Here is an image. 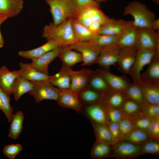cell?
<instances>
[{"label":"cell","instance_id":"6da1fadb","mask_svg":"<svg viewBox=\"0 0 159 159\" xmlns=\"http://www.w3.org/2000/svg\"><path fill=\"white\" fill-rule=\"evenodd\" d=\"M72 18L67 19L58 24H54L51 22L46 25L43 28L42 37L47 40L55 39L61 43L63 47L78 42L73 30Z\"/></svg>","mask_w":159,"mask_h":159},{"label":"cell","instance_id":"7a4b0ae2","mask_svg":"<svg viewBox=\"0 0 159 159\" xmlns=\"http://www.w3.org/2000/svg\"><path fill=\"white\" fill-rule=\"evenodd\" d=\"M73 19L93 32L98 34L102 26L110 18L100 9V6H94L80 11Z\"/></svg>","mask_w":159,"mask_h":159},{"label":"cell","instance_id":"3957f363","mask_svg":"<svg viewBox=\"0 0 159 159\" xmlns=\"http://www.w3.org/2000/svg\"><path fill=\"white\" fill-rule=\"evenodd\" d=\"M123 14L133 18V24L138 28H150L152 22L156 19L154 13L145 4L137 1L130 2L124 9Z\"/></svg>","mask_w":159,"mask_h":159},{"label":"cell","instance_id":"277c9868","mask_svg":"<svg viewBox=\"0 0 159 159\" xmlns=\"http://www.w3.org/2000/svg\"><path fill=\"white\" fill-rule=\"evenodd\" d=\"M49 6L53 23L59 24L65 19L73 18L76 12L72 0H45Z\"/></svg>","mask_w":159,"mask_h":159},{"label":"cell","instance_id":"5b68a950","mask_svg":"<svg viewBox=\"0 0 159 159\" xmlns=\"http://www.w3.org/2000/svg\"><path fill=\"white\" fill-rule=\"evenodd\" d=\"M158 50L159 48L155 50L144 49L137 50L135 61L128 74L133 83L139 84L142 82L140 78L141 71L145 66L151 62Z\"/></svg>","mask_w":159,"mask_h":159},{"label":"cell","instance_id":"8992f818","mask_svg":"<svg viewBox=\"0 0 159 159\" xmlns=\"http://www.w3.org/2000/svg\"><path fill=\"white\" fill-rule=\"evenodd\" d=\"M69 46L71 49L82 54L83 59L82 66H90L96 63L101 48L92 42H77Z\"/></svg>","mask_w":159,"mask_h":159},{"label":"cell","instance_id":"52a82bcc","mask_svg":"<svg viewBox=\"0 0 159 159\" xmlns=\"http://www.w3.org/2000/svg\"><path fill=\"white\" fill-rule=\"evenodd\" d=\"M34 82L33 89L28 93L34 97L36 103L45 100H57L59 89L54 87L49 81Z\"/></svg>","mask_w":159,"mask_h":159},{"label":"cell","instance_id":"ba28073f","mask_svg":"<svg viewBox=\"0 0 159 159\" xmlns=\"http://www.w3.org/2000/svg\"><path fill=\"white\" fill-rule=\"evenodd\" d=\"M136 49L155 50L159 48V33L149 27L138 28Z\"/></svg>","mask_w":159,"mask_h":159},{"label":"cell","instance_id":"9c48e42d","mask_svg":"<svg viewBox=\"0 0 159 159\" xmlns=\"http://www.w3.org/2000/svg\"><path fill=\"white\" fill-rule=\"evenodd\" d=\"M112 157L117 159H130L141 155L140 145L121 140L112 145Z\"/></svg>","mask_w":159,"mask_h":159},{"label":"cell","instance_id":"30bf717a","mask_svg":"<svg viewBox=\"0 0 159 159\" xmlns=\"http://www.w3.org/2000/svg\"><path fill=\"white\" fill-rule=\"evenodd\" d=\"M59 89L57 101L60 106L73 109L78 113L83 111V105L80 100L78 93L70 89Z\"/></svg>","mask_w":159,"mask_h":159},{"label":"cell","instance_id":"8fae6325","mask_svg":"<svg viewBox=\"0 0 159 159\" xmlns=\"http://www.w3.org/2000/svg\"><path fill=\"white\" fill-rule=\"evenodd\" d=\"M95 72L105 80L111 89L123 92L131 83L126 76L116 75L111 73L109 69L100 68Z\"/></svg>","mask_w":159,"mask_h":159},{"label":"cell","instance_id":"7c38bea8","mask_svg":"<svg viewBox=\"0 0 159 159\" xmlns=\"http://www.w3.org/2000/svg\"><path fill=\"white\" fill-rule=\"evenodd\" d=\"M121 50L116 44L101 48L96 63L102 68L109 69L117 63Z\"/></svg>","mask_w":159,"mask_h":159},{"label":"cell","instance_id":"4fadbf2b","mask_svg":"<svg viewBox=\"0 0 159 159\" xmlns=\"http://www.w3.org/2000/svg\"><path fill=\"white\" fill-rule=\"evenodd\" d=\"M138 33V28L133 23L126 27L118 35L116 44L121 49H136Z\"/></svg>","mask_w":159,"mask_h":159},{"label":"cell","instance_id":"5bb4252c","mask_svg":"<svg viewBox=\"0 0 159 159\" xmlns=\"http://www.w3.org/2000/svg\"><path fill=\"white\" fill-rule=\"evenodd\" d=\"M86 105L85 113L90 120L99 124L107 125L109 122L102 101Z\"/></svg>","mask_w":159,"mask_h":159},{"label":"cell","instance_id":"9a60e30c","mask_svg":"<svg viewBox=\"0 0 159 159\" xmlns=\"http://www.w3.org/2000/svg\"><path fill=\"white\" fill-rule=\"evenodd\" d=\"M93 72L87 69H83L77 71L73 70L70 89L78 93L87 87L89 86V80Z\"/></svg>","mask_w":159,"mask_h":159},{"label":"cell","instance_id":"2e32d148","mask_svg":"<svg viewBox=\"0 0 159 159\" xmlns=\"http://www.w3.org/2000/svg\"><path fill=\"white\" fill-rule=\"evenodd\" d=\"M60 46H62L61 43L55 39H51L37 48L27 51H20L18 52V55L23 57L33 60Z\"/></svg>","mask_w":159,"mask_h":159},{"label":"cell","instance_id":"e0dca14e","mask_svg":"<svg viewBox=\"0 0 159 159\" xmlns=\"http://www.w3.org/2000/svg\"><path fill=\"white\" fill-rule=\"evenodd\" d=\"M135 48L121 49L117 63V69L121 73L128 74L136 59Z\"/></svg>","mask_w":159,"mask_h":159},{"label":"cell","instance_id":"ac0fdd59","mask_svg":"<svg viewBox=\"0 0 159 159\" xmlns=\"http://www.w3.org/2000/svg\"><path fill=\"white\" fill-rule=\"evenodd\" d=\"M148 65L146 70L140 74L141 82L159 85V50Z\"/></svg>","mask_w":159,"mask_h":159},{"label":"cell","instance_id":"d6986e66","mask_svg":"<svg viewBox=\"0 0 159 159\" xmlns=\"http://www.w3.org/2000/svg\"><path fill=\"white\" fill-rule=\"evenodd\" d=\"M23 4V0H0V16L7 19L17 15Z\"/></svg>","mask_w":159,"mask_h":159},{"label":"cell","instance_id":"ffe728a7","mask_svg":"<svg viewBox=\"0 0 159 159\" xmlns=\"http://www.w3.org/2000/svg\"><path fill=\"white\" fill-rule=\"evenodd\" d=\"M133 23V21L110 18L109 21L102 26L98 34L118 35L126 27Z\"/></svg>","mask_w":159,"mask_h":159},{"label":"cell","instance_id":"44dd1931","mask_svg":"<svg viewBox=\"0 0 159 159\" xmlns=\"http://www.w3.org/2000/svg\"><path fill=\"white\" fill-rule=\"evenodd\" d=\"M62 47V46L59 47L37 59L32 60L31 63L32 65L40 72L48 74V67L49 64L58 57Z\"/></svg>","mask_w":159,"mask_h":159},{"label":"cell","instance_id":"7402d4cb","mask_svg":"<svg viewBox=\"0 0 159 159\" xmlns=\"http://www.w3.org/2000/svg\"><path fill=\"white\" fill-rule=\"evenodd\" d=\"M20 76L32 82L49 81L52 76L42 73L33 67L31 63H20Z\"/></svg>","mask_w":159,"mask_h":159},{"label":"cell","instance_id":"603a6c76","mask_svg":"<svg viewBox=\"0 0 159 159\" xmlns=\"http://www.w3.org/2000/svg\"><path fill=\"white\" fill-rule=\"evenodd\" d=\"M73 71L71 67L62 65L59 72L52 75L49 82L58 89H70L71 75Z\"/></svg>","mask_w":159,"mask_h":159},{"label":"cell","instance_id":"cb8c5ba5","mask_svg":"<svg viewBox=\"0 0 159 159\" xmlns=\"http://www.w3.org/2000/svg\"><path fill=\"white\" fill-rule=\"evenodd\" d=\"M20 74V69L10 71L6 66H2L0 68V87L9 95L12 94L13 83Z\"/></svg>","mask_w":159,"mask_h":159},{"label":"cell","instance_id":"d4e9b609","mask_svg":"<svg viewBox=\"0 0 159 159\" xmlns=\"http://www.w3.org/2000/svg\"><path fill=\"white\" fill-rule=\"evenodd\" d=\"M34 85V82L19 76L15 80L12 86V94L14 99L16 101L18 100L22 95L31 91Z\"/></svg>","mask_w":159,"mask_h":159},{"label":"cell","instance_id":"484cf974","mask_svg":"<svg viewBox=\"0 0 159 159\" xmlns=\"http://www.w3.org/2000/svg\"><path fill=\"white\" fill-rule=\"evenodd\" d=\"M58 57L62 62V65L71 67L83 61L81 53L73 50L69 46L63 47Z\"/></svg>","mask_w":159,"mask_h":159},{"label":"cell","instance_id":"4316f807","mask_svg":"<svg viewBox=\"0 0 159 159\" xmlns=\"http://www.w3.org/2000/svg\"><path fill=\"white\" fill-rule=\"evenodd\" d=\"M119 109L123 118L131 120L143 113L141 105L128 99L125 100Z\"/></svg>","mask_w":159,"mask_h":159},{"label":"cell","instance_id":"83f0119b","mask_svg":"<svg viewBox=\"0 0 159 159\" xmlns=\"http://www.w3.org/2000/svg\"><path fill=\"white\" fill-rule=\"evenodd\" d=\"M141 88L144 102L159 105V85L141 82Z\"/></svg>","mask_w":159,"mask_h":159},{"label":"cell","instance_id":"f1b7e54d","mask_svg":"<svg viewBox=\"0 0 159 159\" xmlns=\"http://www.w3.org/2000/svg\"><path fill=\"white\" fill-rule=\"evenodd\" d=\"M72 24L74 36L78 42L91 41L98 34L93 32L73 18Z\"/></svg>","mask_w":159,"mask_h":159},{"label":"cell","instance_id":"f546056e","mask_svg":"<svg viewBox=\"0 0 159 159\" xmlns=\"http://www.w3.org/2000/svg\"><path fill=\"white\" fill-rule=\"evenodd\" d=\"M90 121L97 140L112 145L118 142L112 136L107 125L97 123L91 120Z\"/></svg>","mask_w":159,"mask_h":159},{"label":"cell","instance_id":"4dcf8cb0","mask_svg":"<svg viewBox=\"0 0 159 159\" xmlns=\"http://www.w3.org/2000/svg\"><path fill=\"white\" fill-rule=\"evenodd\" d=\"M125 99L123 92L111 89L104 93L101 101L105 105L119 109Z\"/></svg>","mask_w":159,"mask_h":159},{"label":"cell","instance_id":"1f68e13d","mask_svg":"<svg viewBox=\"0 0 159 159\" xmlns=\"http://www.w3.org/2000/svg\"><path fill=\"white\" fill-rule=\"evenodd\" d=\"M104 93L96 91L88 86L78 94L80 100L84 105L101 101Z\"/></svg>","mask_w":159,"mask_h":159},{"label":"cell","instance_id":"d6a6232c","mask_svg":"<svg viewBox=\"0 0 159 159\" xmlns=\"http://www.w3.org/2000/svg\"><path fill=\"white\" fill-rule=\"evenodd\" d=\"M24 117L23 113L20 111H17L13 114L9 128V137L16 139L19 137L23 129Z\"/></svg>","mask_w":159,"mask_h":159},{"label":"cell","instance_id":"836d02e7","mask_svg":"<svg viewBox=\"0 0 159 159\" xmlns=\"http://www.w3.org/2000/svg\"><path fill=\"white\" fill-rule=\"evenodd\" d=\"M112 145L97 140L92 147L90 156L94 159L112 157Z\"/></svg>","mask_w":159,"mask_h":159},{"label":"cell","instance_id":"e575fe53","mask_svg":"<svg viewBox=\"0 0 159 159\" xmlns=\"http://www.w3.org/2000/svg\"><path fill=\"white\" fill-rule=\"evenodd\" d=\"M89 86L98 92L105 93L111 89L105 80L95 71L92 74L89 82Z\"/></svg>","mask_w":159,"mask_h":159},{"label":"cell","instance_id":"d590c367","mask_svg":"<svg viewBox=\"0 0 159 159\" xmlns=\"http://www.w3.org/2000/svg\"><path fill=\"white\" fill-rule=\"evenodd\" d=\"M123 92L125 99L131 100L141 105L144 102L142 92L138 84L131 83Z\"/></svg>","mask_w":159,"mask_h":159},{"label":"cell","instance_id":"8d00e7d4","mask_svg":"<svg viewBox=\"0 0 159 159\" xmlns=\"http://www.w3.org/2000/svg\"><path fill=\"white\" fill-rule=\"evenodd\" d=\"M11 98L8 94L0 87V110L4 112L8 122H10L13 115V108L10 103Z\"/></svg>","mask_w":159,"mask_h":159},{"label":"cell","instance_id":"74e56055","mask_svg":"<svg viewBox=\"0 0 159 159\" xmlns=\"http://www.w3.org/2000/svg\"><path fill=\"white\" fill-rule=\"evenodd\" d=\"M149 138L145 131L134 129L130 134L122 140L126 141L135 145H141Z\"/></svg>","mask_w":159,"mask_h":159},{"label":"cell","instance_id":"f35d334b","mask_svg":"<svg viewBox=\"0 0 159 159\" xmlns=\"http://www.w3.org/2000/svg\"><path fill=\"white\" fill-rule=\"evenodd\" d=\"M118 35L97 34L91 41L100 48L116 44Z\"/></svg>","mask_w":159,"mask_h":159},{"label":"cell","instance_id":"ab89813d","mask_svg":"<svg viewBox=\"0 0 159 159\" xmlns=\"http://www.w3.org/2000/svg\"><path fill=\"white\" fill-rule=\"evenodd\" d=\"M141 155L150 154L159 155V139L150 138L144 143L140 145Z\"/></svg>","mask_w":159,"mask_h":159},{"label":"cell","instance_id":"60d3db41","mask_svg":"<svg viewBox=\"0 0 159 159\" xmlns=\"http://www.w3.org/2000/svg\"><path fill=\"white\" fill-rule=\"evenodd\" d=\"M118 122L121 140L130 134L134 127L132 120L127 118L122 119Z\"/></svg>","mask_w":159,"mask_h":159},{"label":"cell","instance_id":"b9f144b4","mask_svg":"<svg viewBox=\"0 0 159 159\" xmlns=\"http://www.w3.org/2000/svg\"><path fill=\"white\" fill-rule=\"evenodd\" d=\"M141 107L143 114L151 120L159 118V105L144 102Z\"/></svg>","mask_w":159,"mask_h":159},{"label":"cell","instance_id":"7bdbcfd3","mask_svg":"<svg viewBox=\"0 0 159 159\" xmlns=\"http://www.w3.org/2000/svg\"><path fill=\"white\" fill-rule=\"evenodd\" d=\"M131 120L133 124L134 129L145 131L152 120L147 117L143 113Z\"/></svg>","mask_w":159,"mask_h":159},{"label":"cell","instance_id":"ee69618b","mask_svg":"<svg viewBox=\"0 0 159 159\" xmlns=\"http://www.w3.org/2000/svg\"><path fill=\"white\" fill-rule=\"evenodd\" d=\"M23 150L22 146L19 144H12L5 145L3 149V153L6 156L14 159Z\"/></svg>","mask_w":159,"mask_h":159},{"label":"cell","instance_id":"f6af8a7d","mask_svg":"<svg viewBox=\"0 0 159 159\" xmlns=\"http://www.w3.org/2000/svg\"><path fill=\"white\" fill-rule=\"evenodd\" d=\"M103 104L109 122H118L123 118L119 109L115 108Z\"/></svg>","mask_w":159,"mask_h":159},{"label":"cell","instance_id":"bcb514c9","mask_svg":"<svg viewBox=\"0 0 159 159\" xmlns=\"http://www.w3.org/2000/svg\"><path fill=\"white\" fill-rule=\"evenodd\" d=\"M145 131L149 138L159 139V118L152 120Z\"/></svg>","mask_w":159,"mask_h":159},{"label":"cell","instance_id":"7dc6e473","mask_svg":"<svg viewBox=\"0 0 159 159\" xmlns=\"http://www.w3.org/2000/svg\"><path fill=\"white\" fill-rule=\"evenodd\" d=\"M72 0L76 12V15L80 11L89 7L100 6L99 4L97 3L94 0Z\"/></svg>","mask_w":159,"mask_h":159},{"label":"cell","instance_id":"c3c4849f","mask_svg":"<svg viewBox=\"0 0 159 159\" xmlns=\"http://www.w3.org/2000/svg\"><path fill=\"white\" fill-rule=\"evenodd\" d=\"M108 129L113 138L118 141L120 140L118 122H110L107 125Z\"/></svg>","mask_w":159,"mask_h":159},{"label":"cell","instance_id":"681fc988","mask_svg":"<svg viewBox=\"0 0 159 159\" xmlns=\"http://www.w3.org/2000/svg\"><path fill=\"white\" fill-rule=\"evenodd\" d=\"M150 28L153 30L159 32V19H155L151 22Z\"/></svg>","mask_w":159,"mask_h":159},{"label":"cell","instance_id":"f907efd6","mask_svg":"<svg viewBox=\"0 0 159 159\" xmlns=\"http://www.w3.org/2000/svg\"><path fill=\"white\" fill-rule=\"evenodd\" d=\"M4 21H0V25L3 23ZM4 41L3 39V38L1 35V34L0 31V48H2L4 45Z\"/></svg>","mask_w":159,"mask_h":159},{"label":"cell","instance_id":"816d5d0a","mask_svg":"<svg viewBox=\"0 0 159 159\" xmlns=\"http://www.w3.org/2000/svg\"><path fill=\"white\" fill-rule=\"evenodd\" d=\"M97 3L99 4L100 3L105 2L111 0H94Z\"/></svg>","mask_w":159,"mask_h":159},{"label":"cell","instance_id":"f5cc1de1","mask_svg":"<svg viewBox=\"0 0 159 159\" xmlns=\"http://www.w3.org/2000/svg\"><path fill=\"white\" fill-rule=\"evenodd\" d=\"M6 19L0 16V21H4Z\"/></svg>","mask_w":159,"mask_h":159},{"label":"cell","instance_id":"db71d44e","mask_svg":"<svg viewBox=\"0 0 159 159\" xmlns=\"http://www.w3.org/2000/svg\"><path fill=\"white\" fill-rule=\"evenodd\" d=\"M155 3H157V4H159V0H152Z\"/></svg>","mask_w":159,"mask_h":159}]
</instances>
